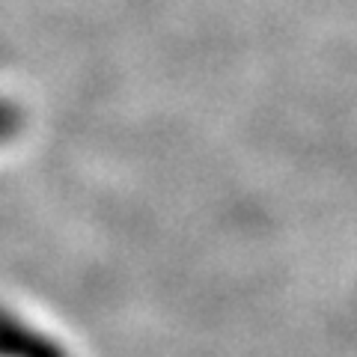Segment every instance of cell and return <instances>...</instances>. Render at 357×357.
Listing matches in <instances>:
<instances>
[{
  "mask_svg": "<svg viewBox=\"0 0 357 357\" xmlns=\"http://www.w3.org/2000/svg\"><path fill=\"white\" fill-rule=\"evenodd\" d=\"M21 126H24L21 110L15 105H9V102H0V143L15 137V134L21 131Z\"/></svg>",
  "mask_w": 357,
  "mask_h": 357,
  "instance_id": "7a4b0ae2",
  "label": "cell"
},
{
  "mask_svg": "<svg viewBox=\"0 0 357 357\" xmlns=\"http://www.w3.org/2000/svg\"><path fill=\"white\" fill-rule=\"evenodd\" d=\"M0 357H69L60 342L15 319L13 312L0 310Z\"/></svg>",
  "mask_w": 357,
  "mask_h": 357,
  "instance_id": "6da1fadb",
  "label": "cell"
}]
</instances>
